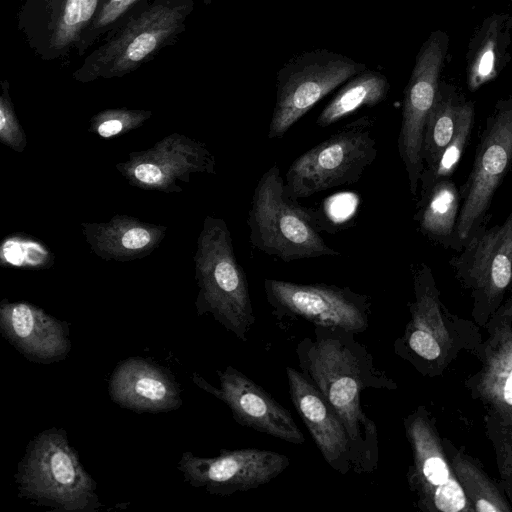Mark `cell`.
I'll list each match as a JSON object with an SVG mask.
<instances>
[{
	"instance_id": "2",
	"label": "cell",
	"mask_w": 512,
	"mask_h": 512,
	"mask_svg": "<svg viewBox=\"0 0 512 512\" xmlns=\"http://www.w3.org/2000/svg\"><path fill=\"white\" fill-rule=\"evenodd\" d=\"M194 264L198 314L211 313L238 339L246 341L255 315L246 273L235 256L231 233L223 219H204Z\"/></svg>"
},
{
	"instance_id": "13",
	"label": "cell",
	"mask_w": 512,
	"mask_h": 512,
	"mask_svg": "<svg viewBox=\"0 0 512 512\" xmlns=\"http://www.w3.org/2000/svg\"><path fill=\"white\" fill-rule=\"evenodd\" d=\"M286 455L257 448L221 450L219 456L204 458L184 453L179 469L195 487L211 494L231 495L269 483L289 466Z\"/></svg>"
},
{
	"instance_id": "4",
	"label": "cell",
	"mask_w": 512,
	"mask_h": 512,
	"mask_svg": "<svg viewBox=\"0 0 512 512\" xmlns=\"http://www.w3.org/2000/svg\"><path fill=\"white\" fill-rule=\"evenodd\" d=\"M373 126L361 117L298 156L285 175L286 196L297 201L359 181L377 156Z\"/></svg>"
},
{
	"instance_id": "20",
	"label": "cell",
	"mask_w": 512,
	"mask_h": 512,
	"mask_svg": "<svg viewBox=\"0 0 512 512\" xmlns=\"http://www.w3.org/2000/svg\"><path fill=\"white\" fill-rule=\"evenodd\" d=\"M512 15L486 16L469 40L466 53V82L470 91L495 80L511 60Z\"/></svg>"
},
{
	"instance_id": "15",
	"label": "cell",
	"mask_w": 512,
	"mask_h": 512,
	"mask_svg": "<svg viewBox=\"0 0 512 512\" xmlns=\"http://www.w3.org/2000/svg\"><path fill=\"white\" fill-rule=\"evenodd\" d=\"M290 399L326 463L340 474L356 470L348 432L326 398L303 372L286 367Z\"/></svg>"
},
{
	"instance_id": "10",
	"label": "cell",
	"mask_w": 512,
	"mask_h": 512,
	"mask_svg": "<svg viewBox=\"0 0 512 512\" xmlns=\"http://www.w3.org/2000/svg\"><path fill=\"white\" fill-rule=\"evenodd\" d=\"M128 160L116 164L118 172L136 188L179 192L192 174H215V157L204 142L172 133L152 147L131 152Z\"/></svg>"
},
{
	"instance_id": "12",
	"label": "cell",
	"mask_w": 512,
	"mask_h": 512,
	"mask_svg": "<svg viewBox=\"0 0 512 512\" xmlns=\"http://www.w3.org/2000/svg\"><path fill=\"white\" fill-rule=\"evenodd\" d=\"M449 264L478 306L495 307L512 284V207L501 224L477 230Z\"/></svg>"
},
{
	"instance_id": "32",
	"label": "cell",
	"mask_w": 512,
	"mask_h": 512,
	"mask_svg": "<svg viewBox=\"0 0 512 512\" xmlns=\"http://www.w3.org/2000/svg\"><path fill=\"white\" fill-rule=\"evenodd\" d=\"M512 3V0H509Z\"/></svg>"
},
{
	"instance_id": "27",
	"label": "cell",
	"mask_w": 512,
	"mask_h": 512,
	"mask_svg": "<svg viewBox=\"0 0 512 512\" xmlns=\"http://www.w3.org/2000/svg\"><path fill=\"white\" fill-rule=\"evenodd\" d=\"M149 115L145 112H104L92 119L89 130L101 138H111L136 129Z\"/></svg>"
},
{
	"instance_id": "30",
	"label": "cell",
	"mask_w": 512,
	"mask_h": 512,
	"mask_svg": "<svg viewBox=\"0 0 512 512\" xmlns=\"http://www.w3.org/2000/svg\"><path fill=\"white\" fill-rule=\"evenodd\" d=\"M156 46V39L150 33H142L128 46L127 55L132 61H139Z\"/></svg>"
},
{
	"instance_id": "8",
	"label": "cell",
	"mask_w": 512,
	"mask_h": 512,
	"mask_svg": "<svg viewBox=\"0 0 512 512\" xmlns=\"http://www.w3.org/2000/svg\"><path fill=\"white\" fill-rule=\"evenodd\" d=\"M264 291L278 318L303 319L314 326L339 328L356 334L368 328L370 298L349 287L266 278Z\"/></svg>"
},
{
	"instance_id": "6",
	"label": "cell",
	"mask_w": 512,
	"mask_h": 512,
	"mask_svg": "<svg viewBox=\"0 0 512 512\" xmlns=\"http://www.w3.org/2000/svg\"><path fill=\"white\" fill-rule=\"evenodd\" d=\"M365 69L366 64L324 48L290 58L276 75L268 138L283 137L316 103Z\"/></svg>"
},
{
	"instance_id": "11",
	"label": "cell",
	"mask_w": 512,
	"mask_h": 512,
	"mask_svg": "<svg viewBox=\"0 0 512 512\" xmlns=\"http://www.w3.org/2000/svg\"><path fill=\"white\" fill-rule=\"evenodd\" d=\"M413 463L408 473L411 489L424 510L441 512L471 511L469 499L448 465L436 431L427 414L418 409L405 421Z\"/></svg>"
},
{
	"instance_id": "29",
	"label": "cell",
	"mask_w": 512,
	"mask_h": 512,
	"mask_svg": "<svg viewBox=\"0 0 512 512\" xmlns=\"http://www.w3.org/2000/svg\"><path fill=\"white\" fill-rule=\"evenodd\" d=\"M97 0H67L64 20L68 25H74L88 20L95 11Z\"/></svg>"
},
{
	"instance_id": "31",
	"label": "cell",
	"mask_w": 512,
	"mask_h": 512,
	"mask_svg": "<svg viewBox=\"0 0 512 512\" xmlns=\"http://www.w3.org/2000/svg\"><path fill=\"white\" fill-rule=\"evenodd\" d=\"M503 314H505V315H512V297L508 301L506 307L503 309Z\"/></svg>"
},
{
	"instance_id": "21",
	"label": "cell",
	"mask_w": 512,
	"mask_h": 512,
	"mask_svg": "<svg viewBox=\"0 0 512 512\" xmlns=\"http://www.w3.org/2000/svg\"><path fill=\"white\" fill-rule=\"evenodd\" d=\"M475 389L496 421L512 429V332L507 325L495 328Z\"/></svg>"
},
{
	"instance_id": "5",
	"label": "cell",
	"mask_w": 512,
	"mask_h": 512,
	"mask_svg": "<svg viewBox=\"0 0 512 512\" xmlns=\"http://www.w3.org/2000/svg\"><path fill=\"white\" fill-rule=\"evenodd\" d=\"M512 165V94L499 99L486 119L470 174L461 191L456 253L487 225L492 199Z\"/></svg>"
},
{
	"instance_id": "3",
	"label": "cell",
	"mask_w": 512,
	"mask_h": 512,
	"mask_svg": "<svg viewBox=\"0 0 512 512\" xmlns=\"http://www.w3.org/2000/svg\"><path fill=\"white\" fill-rule=\"evenodd\" d=\"M247 224L251 244L284 262L340 255L321 237L312 213L286 196L276 163L257 182Z\"/></svg>"
},
{
	"instance_id": "28",
	"label": "cell",
	"mask_w": 512,
	"mask_h": 512,
	"mask_svg": "<svg viewBox=\"0 0 512 512\" xmlns=\"http://www.w3.org/2000/svg\"><path fill=\"white\" fill-rule=\"evenodd\" d=\"M0 142L16 152H23L27 146L24 129L4 100L0 103Z\"/></svg>"
},
{
	"instance_id": "22",
	"label": "cell",
	"mask_w": 512,
	"mask_h": 512,
	"mask_svg": "<svg viewBox=\"0 0 512 512\" xmlns=\"http://www.w3.org/2000/svg\"><path fill=\"white\" fill-rule=\"evenodd\" d=\"M460 208V189L450 178L440 179L419 193L414 221L428 240L455 251Z\"/></svg>"
},
{
	"instance_id": "1",
	"label": "cell",
	"mask_w": 512,
	"mask_h": 512,
	"mask_svg": "<svg viewBox=\"0 0 512 512\" xmlns=\"http://www.w3.org/2000/svg\"><path fill=\"white\" fill-rule=\"evenodd\" d=\"M356 333L315 326L296 353L301 372L323 394L343 422L352 443L356 473H372L378 467L379 439L376 425L361 407V393L368 388H395L378 370L371 354L355 339Z\"/></svg>"
},
{
	"instance_id": "18",
	"label": "cell",
	"mask_w": 512,
	"mask_h": 512,
	"mask_svg": "<svg viewBox=\"0 0 512 512\" xmlns=\"http://www.w3.org/2000/svg\"><path fill=\"white\" fill-rule=\"evenodd\" d=\"M415 301L411 305V320L401 343L422 360L439 359L448 345L449 334L441 316L440 301L431 268L419 263L414 268Z\"/></svg>"
},
{
	"instance_id": "33",
	"label": "cell",
	"mask_w": 512,
	"mask_h": 512,
	"mask_svg": "<svg viewBox=\"0 0 512 512\" xmlns=\"http://www.w3.org/2000/svg\"><path fill=\"white\" fill-rule=\"evenodd\" d=\"M115 1H120V0H115Z\"/></svg>"
},
{
	"instance_id": "16",
	"label": "cell",
	"mask_w": 512,
	"mask_h": 512,
	"mask_svg": "<svg viewBox=\"0 0 512 512\" xmlns=\"http://www.w3.org/2000/svg\"><path fill=\"white\" fill-rule=\"evenodd\" d=\"M0 324L17 348L39 361L56 360L69 348L62 324L30 303L2 302Z\"/></svg>"
},
{
	"instance_id": "9",
	"label": "cell",
	"mask_w": 512,
	"mask_h": 512,
	"mask_svg": "<svg viewBox=\"0 0 512 512\" xmlns=\"http://www.w3.org/2000/svg\"><path fill=\"white\" fill-rule=\"evenodd\" d=\"M449 42V35L443 30L430 33L416 55L414 67L404 89L398 151L413 197L418 194L423 172L424 126L439 88Z\"/></svg>"
},
{
	"instance_id": "14",
	"label": "cell",
	"mask_w": 512,
	"mask_h": 512,
	"mask_svg": "<svg viewBox=\"0 0 512 512\" xmlns=\"http://www.w3.org/2000/svg\"><path fill=\"white\" fill-rule=\"evenodd\" d=\"M218 375L219 388L201 378L194 379L222 400L240 425L292 444L304 443L305 437L290 412L261 386L232 366L218 371Z\"/></svg>"
},
{
	"instance_id": "26",
	"label": "cell",
	"mask_w": 512,
	"mask_h": 512,
	"mask_svg": "<svg viewBox=\"0 0 512 512\" xmlns=\"http://www.w3.org/2000/svg\"><path fill=\"white\" fill-rule=\"evenodd\" d=\"M452 466L475 511L503 512L511 510L493 483L467 459L455 455L452 457Z\"/></svg>"
},
{
	"instance_id": "7",
	"label": "cell",
	"mask_w": 512,
	"mask_h": 512,
	"mask_svg": "<svg viewBox=\"0 0 512 512\" xmlns=\"http://www.w3.org/2000/svg\"><path fill=\"white\" fill-rule=\"evenodd\" d=\"M20 483L24 496L66 511L87 510L97 503L92 479L60 431H45L35 439Z\"/></svg>"
},
{
	"instance_id": "19",
	"label": "cell",
	"mask_w": 512,
	"mask_h": 512,
	"mask_svg": "<svg viewBox=\"0 0 512 512\" xmlns=\"http://www.w3.org/2000/svg\"><path fill=\"white\" fill-rule=\"evenodd\" d=\"M110 392L115 401L137 411H167L181 403L172 379L162 369L139 358L118 366Z\"/></svg>"
},
{
	"instance_id": "17",
	"label": "cell",
	"mask_w": 512,
	"mask_h": 512,
	"mask_svg": "<svg viewBox=\"0 0 512 512\" xmlns=\"http://www.w3.org/2000/svg\"><path fill=\"white\" fill-rule=\"evenodd\" d=\"M90 250L106 261L127 262L150 255L165 237L167 227L117 214L108 222L81 223Z\"/></svg>"
},
{
	"instance_id": "23",
	"label": "cell",
	"mask_w": 512,
	"mask_h": 512,
	"mask_svg": "<svg viewBox=\"0 0 512 512\" xmlns=\"http://www.w3.org/2000/svg\"><path fill=\"white\" fill-rule=\"evenodd\" d=\"M465 100V96L457 86L443 80L440 81L423 131V172L421 176L433 170L442 152L452 140L457 127L459 111Z\"/></svg>"
},
{
	"instance_id": "25",
	"label": "cell",
	"mask_w": 512,
	"mask_h": 512,
	"mask_svg": "<svg viewBox=\"0 0 512 512\" xmlns=\"http://www.w3.org/2000/svg\"><path fill=\"white\" fill-rule=\"evenodd\" d=\"M474 120V102L466 99L460 108L457 127L452 140L442 152L433 170L420 178L419 193L426 191L434 182L452 176L470 139Z\"/></svg>"
},
{
	"instance_id": "24",
	"label": "cell",
	"mask_w": 512,
	"mask_h": 512,
	"mask_svg": "<svg viewBox=\"0 0 512 512\" xmlns=\"http://www.w3.org/2000/svg\"><path fill=\"white\" fill-rule=\"evenodd\" d=\"M390 88V82L383 73L365 69L341 86L320 112L316 124L319 127H328L362 107H374L387 98Z\"/></svg>"
}]
</instances>
